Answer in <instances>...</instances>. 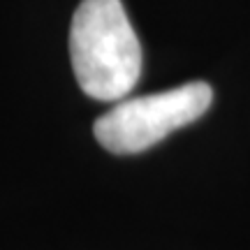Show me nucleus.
<instances>
[{
  "label": "nucleus",
  "instance_id": "f257e3e1",
  "mask_svg": "<svg viewBox=\"0 0 250 250\" xmlns=\"http://www.w3.org/2000/svg\"><path fill=\"white\" fill-rule=\"evenodd\" d=\"M70 54L74 77L93 100H123L142 74V46L121 0H81L72 19Z\"/></svg>",
  "mask_w": 250,
  "mask_h": 250
},
{
  "label": "nucleus",
  "instance_id": "f03ea898",
  "mask_svg": "<svg viewBox=\"0 0 250 250\" xmlns=\"http://www.w3.org/2000/svg\"><path fill=\"white\" fill-rule=\"evenodd\" d=\"M213 88L190 81L179 88L121 100L95 121V139L116 155H132L151 148L169 132L204 116L211 107Z\"/></svg>",
  "mask_w": 250,
  "mask_h": 250
}]
</instances>
